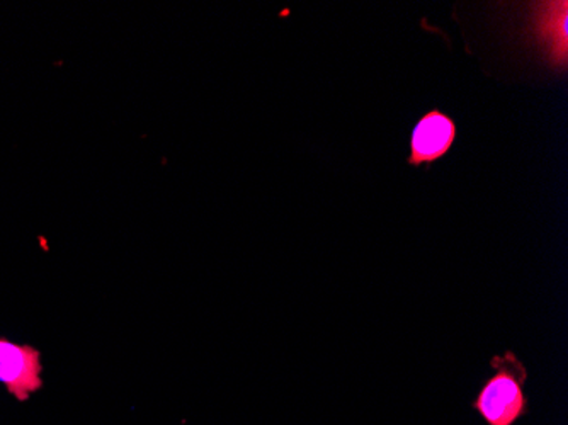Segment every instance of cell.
<instances>
[{
    "mask_svg": "<svg viewBox=\"0 0 568 425\" xmlns=\"http://www.w3.org/2000/svg\"><path fill=\"white\" fill-rule=\"evenodd\" d=\"M493 375L485 380L471 408L487 425H516L529 412L525 385L528 370L513 351L490 360Z\"/></svg>",
    "mask_w": 568,
    "mask_h": 425,
    "instance_id": "6da1fadb",
    "label": "cell"
},
{
    "mask_svg": "<svg viewBox=\"0 0 568 425\" xmlns=\"http://www.w3.org/2000/svg\"><path fill=\"white\" fill-rule=\"evenodd\" d=\"M458 136V127L445 111H427L417 120L412 128L410 152H408L407 164L410 168L429 169L434 162L442 161L448 155L449 150L455 145Z\"/></svg>",
    "mask_w": 568,
    "mask_h": 425,
    "instance_id": "3957f363",
    "label": "cell"
},
{
    "mask_svg": "<svg viewBox=\"0 0 568 425\" xmlns=\"http://www.w3.org/2000/svg\"><path fill=\"white\" fill-rule=\"evenodd\" d=\"M0 385L21 404L30 401L44 385L40 350L0 337Z\"/></svg>",
    "mask_w": 568,
    "mask_h": 425,
    "instance_id": "7a4b0ae2",
    "label": "cell"
},
{
    "mask_svg": "<svg viewBox=\"0 0 568 425\" xmlns=\"http://www.w3.org/2000/svg\"><path fill=\"white\" fill-rule=\"evenodd\" d=\"M536 38L547 53L548 62L558 69L567 67L568 43V4L561 2H544L539 4L535 18Z\"/></svg>",
    "mask_w": 568,
    "mask_h": 425,
    "instance_id": "277c9868",
    "label": "cell"
}]
</instances>
